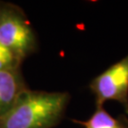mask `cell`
<instances>
[{"instance_id": "cell-1", "label": "cell", "mask_w": 128, "mask_h": 128, "mask_svg": "<svg viewBox=\"0 0 128 128\" xmlns=\"http://www.w3.org/2000/svg\"><path fill=\"white\" fill-rule=\"evenodd\" d=\"M71 95L28 88L0 117V128H54L64 120Z\"/></svg>"}, {"instance_id": "cell-2", "label": "cell", "mask_w": 128, "mask_h": 128, "mask_svg": "<svg viewBox=\"0 0 128 128\" xmlns=\"http://www.w3.org/2000/svg\"><path fill=\"white\" fill-rule=\"evenodd\" d=\"M0 44L22 62L39 50L37 33L24 10L6 1H0Z\"/></svg>"}, {"instance_id": "cell-3", "label": "cell", "mask_w": 128, "mask_h": 128, "mask_svg": "<svg viewBox=\"0 0 128 128\" xmlns=\"http://www.w3.org/2000/svg\"><path fill=\"white\" fill-rule=\"evenodd\" d=\"M88 88L94 97L95 107L115 101L128 115V54L93 78Z\"/></svg>"}, {"instance_id": "cell-4", "label": "cell", "mask_w": 128, "mask_h": 128, "mask_svg": "<svg viewBox=\"0 0 128 128\" xmlns=\"http://www.w3.org/2000/svg\"><path fill=\"white\" fill-rule=\"evenodd\" d=\"M30 86L22 73V68L0 71V117L6 114Z\"/></svg>"}, {"instance_id": "cell-5", "label": "cell", "mask_w": 128, "mask_h": 128, "mask_svg": "<svg viewBox=\"0 0 128 128\" xmlns=\"http://www.w3.org/2000/svg\"><path fill=\"white\" fill-rule=\"evenodd\" d=\"M71 122L84 128H128V118L125 115L114 117L104 106L95 107V111L87 120L71 119Z\"/></svg>"}, {"instance_id": "cell-6", "label": "cell", "mask_w": 128, "mask_h": 128, "mask_svg": "<svg viewBox=\"0 0 128 128\" xmlns=\"http://www.w3.org/2000/svg\"><path fill=\"white\" fill-rule=\"evenodd\" d=\"M23 62L14 52L0 44V71L22 68Z\"/></svg>"}]
</instances>
